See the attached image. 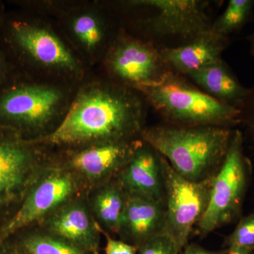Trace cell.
Wrapping results in <instances>:
<instances>
[{
  "label": "cell",
  "instance_id": "6da1fadb",
  "mask_svg": "<svg viewBox=\"0 0 254 254\" xmlns=\"http://www.w3.org/2000/svg\"><path fill=\"white\" fill-rule=\"evenodd\" d=\"M147 106L139 92L93 71L78 85L58 128L31 141L50 153H58L141 138Z\"/></svg>",
  "mask_w": 254,
  "mask_h": 254
},
{
  "label": "cell",
  "instance_id": "7a4b0ae2",
  "mask_svg": "<svg viewBox=\"0 0 254 254\" xmlns=\"http://www.w3.org/2000/svg\"><path fill=\"white\" fill-rule=\"evenodd\" d=\"M121 27L159 50L188 44L211 29L203 0H126L109 2Z\"/></svg>",
  "mask_w": 254,
  "mask_h": 254
},
{
  "label": "cell",
  "instance_id": "3957f363",
  "mask_svg": "<svg viewBox=\"0 0 254 254\" xmlns=\"http://www.w3.org/2000/svg\"><path fill=\"white\" fill-rule=\"evenodd\" d=\"M9 43L26 68L24 75L41 81L78 86L88 69L50 18L31 11L9 23Z\"/></svg>",
  "mask_w": 254,
  "mask_h": 254
},
{
  "label": "cell",
  "instance_id": "277c9868",
  "mask_svg": "<svg viewBox=\"0 0 254 254\" xmlns=\"http://www.w3.org/2000/svg\"><path fill=\"white\" fill-rule=\"evenodd\" d=\"M233 129L217 126L145 127L140 138L180 176L198 182L213 176L227 154Z\"/></svg>",
  "mask_w": 254,
  "mask_h": 254
},
{
  "label": "cell",
  "instance_id": "5b68a950",
  "mask_svg": "<svg viewBox=\"0 0 254 254\" xmlns=\"http://www.w3.org/2000/svg\"><path fill=\"white\" fill-rule=\"evenodd\" d=\"M23 76L0 91V127L32 141L48 136L63 123L78 85Z\"/></svg>",
  "mask_w": 254,
  "mask_h": 254
},
{
  "label": "cell",
  "instance_id": "8992f818",
  "mask_svg": "<svg viewBox=\"0 0 254 254\" xmlns=\"http://www.w3.org/2000/svg\"><path fill=\"white\" fill-rule=\"evenodd\" d=\"M35 12L50 18L75 54L95 71L104 60L121 25L108 1H38Z\"/></svg>",
  "mask_w": 254,
  "mask_h": 254
},
{
  "label": "cell",
  "instance_id": "52a82bcc",
  "mask_svg": "<svg viewBox=\"0 0 254 254\" xmlns=\"http://www.w3.org/2000/svg\"><path fill=\"white\" fill-rule=\"evenodd\" d=\"M137 91L168 125L232 129L240 125V110L213 99L186 76L173 71L156 84L141 87Z\"/></svg>",
  "mask_w": 254,
  "mask_h": 254
},
{
  "label": "cell",
  "instance_id": "ba28073f",
  "mask_svg": "<svg viewBox=\"0 0 254 254\" xmlns=\"http://www.w3.org/2000/svg\"><path fill=\"white\" fill-rule=\"evenodd\" d=\"M52 163L51 153L0 127V217L14 215Z\"/></svg>",
  "mask_w": 254,
  "mask_h": 254
},
{
  "label": "cell",
  "instance_id": "9c48e42d",
  "mask_svg": "<svg viewBox=\"0 0 254 254\" xmlns=\"http://www.w3.org/2000/svg\"><path fill=\"white\" fill-rule=\"evenodd\" d=\"M251 170L252 163L245 155L243 133L235 128L225 158L214 175L205 213L195 227L199 236H206L240 216Z\"/></svg>",
  "mask_w": 254,
  "mask_h": 254
},
{
  "label": "cell",
  "instance_id": "30bf717a",
  "mask_svg": "<svg viewBox=\"0 0 254 254\" xmlns=\"http://www.w3.org/2000/svg\"><path fill=\"white\" fill-rule=\"evenodd\" d=\"M98 68L105 77L136 91L156 84L172 71L160 50L122 27Z\"/></svg>",
  "mask_w": 254,
  "mask_h": 254
},
{
  "label": "cell",
  "instance_id": "8fae6325",
  "mask_svg": "<svg viewBox=\"0 0 254 254\" xmlns=\"http://www.w3.org/2000/svg\"><path fill=\"white\" fill-rule=\"evenodd\" d=\"M86 193L77 177L53 160L14 215L0 227V244L15 234L35 226L64 203Z\"/></svg>",
  "mask_w": 254,
  "mask_h": 254
},
{
  "label": "cell",
  "instance_id": "7c38bea8",
  "mask_svg": "<svg viewBox=\"0 0 254 254\" xmlns=\"http://www.w3.org/2000/svg\"><path fill=\"white\" fill-rule=\"evenodd\" d=\"M160 164L166 207L165 231L182 252L205 213L214 175L201 181H190L178 175L162 155Z\"/></svg>",
  "mask_w": 254,
  "mask_h": 254
},
{
  "label": "cell",
  "instance_id": "4fadbf2b",
  "mask_svg": "<svg viewBox=\"0 0 254 254\" xmlns=\"http://www.w3.org/2000/svg\"><path fill=\"white\" fill-rule=\"evenodd\" d=\"M142 143L141 138H137L52 154L53 162L72 173L88 193L118 176Z\"/></svg>",
  "mask_w": 254,
  "mask_h": 254
},
{
  "label": "cell",
  "instance_id": "5bb4252c",
  "mask_svg": "<svg viewBox=\"0 0 254 254\" xmlns=\"http://www.w3.org/2000/svg\"><path fill=\"white\" fill-rule=\"evenodd\" d=\"M92 254H99L101 227L92 213L86 194L64 203L36 225Z\"/></svg>",
  "mask_w": 254,
  "mask_h": 254
},
{
  "label": "cell",
  "instance_id": "9a60e30c",
  "mask_svg": "<svg viewBox=\"0 0 254 254\" xmlns=\"http://www.w3.org/2000/svg\"><path fill=\"white\" fill-rule=\"evenodd\" d=\"M115 178L128 194L165 201L160 155L144 141Z\"/></svg>",
  "mask_w": 254,
  "mask_h": 254
},
{
  "label": "cell",
  "instance_id": "2e32d148",
  "mask_svg": "<svg viewBox=\"0 0 254 254\" xmlns=\"http://www.w3.org/2000/svg\"><path fill=\"white\" fill-rule=\"evenodd\" d=\"M165 201H155L127 193L118 233L121 240L138 249L165 232Z\"/></svg>",
  "mask_w": 254,
  "mask_h": 254
},
{
  "label": "cell",
  "instance_id": "e0dca14e",
  "mask_svg": "<svg viewBox=\"0 0 254 254\" xmlns=\"http://www.w3.org/2000/svg\"><path fill=\"white\" fill-rule=\"evenodd\" d=\"M230 42V38L210 29L185 46L161 50L160 53L172 71L187 76L222 59V53Z\"/></svg>",
  "mask_w": 254,
  "mask_h": 254
},
{
  "label": "cell",
  "instance_id": "ac0fdd59",
  "mask_svg": "<svg viewBox=\"0 0 254 254\" xmlns=\"http://www.w3.org/2000/svg\"><path fill=\"white\" fill-rule=\"evenodd\" d=\"M209 96L240 110L249 88L244 86L226 63L221 59L186 76Z\"/></svg>",
  "mask_w": 254,
  "mask_h": 254
},
{
  "label": "cell",
  "instance_id": "d6986e66",
  "mask_svg": "<svg viewBox=\"0 0 254 254\" xmlns=\"http://www.w3.org/2000/svg\"><path fill=\"white\" fill-rule=\"evenodd\" d=\"M126 196L116 178L87 193V201L95 220L108 233L118 235Z\"/></svg>",
  "mask_w": 254,
  "mask_h": 254
},
{
  "label": "cell",
  "instance_id": "ffe728a7",
  "mask_svg": "<svg viewBox=\"0 0 254 254\" xmlns=\"http://www.w3.org/2000/svg\"><path fill=\"white\" fill-rule=\"evenodd\" d=\"M27 229L14 245L21 254H92L40 227Z\"/></svg>",
  "mask_w": 254,
  "mask_h": 254
},
{
  "label": "cell",
  "instance_id": "44dd1931",
  "mask_svg": "<svg viewBox=\"0 0 254 254\" xmlns=\"http://www.w3.org/2000/svg\"><path fill=\"white\" fill-rule=\"evenodd\" d=\"M254 6V0H230L223 12L214 20L211 31L220 36L230 38L250 22Z\"/></svg>",
  "mask_w": 254,
  "mask_h": 254
},
{
  "label": "cell",
  "instance_id": "7402d4cb",
  "mask_svg": "<svg viewBox=\"0 0 254 254\" xmlns=\"http://www.w3.org/2000/svg\"><path fill=\"white\" fill-rule=\"evenodd\" d=\"M225 245L231 252L254 253V213L241 219L233 232L227 237Z\"/></svg>",
  "mask_w": 254,
  "mask_h": 254
},
{
  "label": "cell",
  "instance_id": "603a6c76",
  "mask_svg": "<svg viewBox=\"0 0 254 254\" xmlns=\"http://www.w3.org/2000/svg\"><path fill=\"white\" fill-rule=\"evenodd\" d=\"M173 237L166 231L148 241L138 249V254H180Z\"/></svg>",
  "mask_w": 254,
  "mask_h": 254
},
{
  "label": "cell",
  "instance_id": "cb8c5ba5",
  "mask_svg": "<svg viewBox=\"0 0 254 254\" xmlns=\"http://www.w3.org/2000/svg\"><path fill=\"white\" fill-rule=\"evenodd\" d=\"M240 125L245 127L254 153V85L249 88L248 94L240 108Z\"/></svg>",
  "mask_w": 254,
  "mask_h": 254
},
{
  "label": "cell",
  "instance_id": "d4e9b609",
  "mask_svg": "<svg viewBox=\"0 0 254 254\" xmlns=\"http://www.w3.org/2000/svg\"><path fill=\"white\" fill-rule=\"evenodd\" d=\"M102 233L106 239L105 247V254H138V249L134 246L127 243L123 240H115L109 233L101 229Z\"/></svg>",
  "mask_w": 254,
  "mask_h": 254
},
{
  "label": "cell",
  "instance_id": "484cf974",
  "mask_svg": "<svg viewBox=\"0 0 254 254\" xmlns=\"http://www.w3.org/2000/svg\"><path fill=\"white\" fill-rule=\"evenodd\" d=\"M227 250L220 251H209L205 250L203 247H200L195 244H187L183 249L180 254H227Z\"/></svg>",
  "mask_w": 254,
  "mask_h": 254
},
{
  "label": "cell",
  "instance_id": "4316f807",
  "mask_svg": "<svg viewBox=\"0 0 254 254\" xmlns=\"http://www.w3.org/2000/svg\"><path fill=\"white\" fill-rule=\"evenodd\" d=\"M6 75H7V64L4 53L0 50V91L2 88L1 86L6 81Z\"/></svg>",
  "mask_w": 254,
  "mask_h": 254
},
{
  "label": "cell",
  "instance_id": "83f0119b",
  "mask_svg": "<svg viewBox=\"0 0 254 254\" xmlns=\"http://www.w3.org/2000/svg\"><path fill=\"white\" fill-rule=\"evenodd\" d=\"M0 254H21L14 246H4L0 244Z\"/></svg>",
  "mask_w": 254,
  "mask_h": 254
},
{
  "label": "cell",
  "instance_id": "f1b7e54d",
  "mask_svg": "<svg viewBox=\"0 0 254 254\" xmlns=\"http://www.w3.org/2000/svg\"><path fill=\"white\" fill-rule=\"evenodd\" d=\"M249 43H250V53L254 59V31L248 37Z\"/></svg>",
  "mask_w": 254,
  "mask_h": 254
},
{
  "label": "cell",
  "instance_id": "f546056e",
  "mask_svg": "<svg viewBox=\"0 0 254 254\" xmlns=\"http://www.w3.org/2000/svg\"><path fill=\"white\" fill-rule=\"evenodd\" d=\"M227 254H245L240 253V252H231V251L227 250Z\"/></svg>",
  "mask_w": 254,
  "mask_h": 254
},
{
  "label": "cell",
  "instance_id": "4dcf8cb0",
  "mask_svg": "<svg viewBox=\"0 0 254 254\" xmlns=\"http://www.w3.org/2000/svg\"><path fill=\"white\" fill-rule=\"evenodd\" d=\"M254 254V253H252V254Z\"/></svg>",
  "mask_w": 254,
  "mask_h": 254
}]
</instances>
